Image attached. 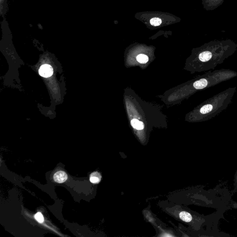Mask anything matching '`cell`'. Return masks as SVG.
I'll list each match as a JSON object with an SVG mask.
<instances>
[{
	"instance_id": "9c48e42d",
	"label": "cell",
	"mask_w": 237,
	"mask_h": 237,
	"mask_svg": "<svg viewBox=\"0 0 237 237\" xmlns=\"http://www.w3.org/2000/svg\"><path fill=\"white\" fill-rule=\"evenodd\" d=\"M97 172H94L92 174L90 178V181L92 183H96L100 181V176Z\"/></svg>"
},
{
	"instance_id": "3957f363",
	"label": "cell",
	"mask_w": 237,
	"mask_h": 237,
	"mask_svg": "<svg viewBox=\"0 0 237 237\" xmlns=\"http://www.w3.org/2000/svg\"><path fill=\"white\" fill-rule=\"evenodd\" d=\"M208 81L206 79H200L196 81L194 83V87L197 89H202L207 86Z\"/></svg>"
},
{
	"instance_id": "8992f818",
	"label": "cell",
	"mask_w": 237,
	"mask_h": 237,
	"mask_svg": "<svg viewBox=\"0 0 237 237\" xmlns=\"http://www.w3.org/2000/svg\"><path fill=\"white\" fill-rule=\"evenodd\" d=\"M131 124L134 128L137 130H142L144 128V124L142 122H140L135 119L132 120Z\"/></svg>"
},
{
	"instance_id": "7a4b0ae2",
	"label": "cell",
	"mask_w": 237,
	"mask_h": 237,
	"mask_svg": "<svg viewBox=\"0 0 237 237\" xmlns=\"http://www.w3.org/2000/svg\"><path fill=\"white\" fill-rule=\"evenodd\" d=\"M54 180L56 182L58 183H63L65 182L68 178V176L65 172L63 171H59L54 174L53 176Z\"/></svg>"
},
{
	"instance_id": "ba28073f",
	"label": "cell",
	"mask_w": 237,
	"mask_h": 237,
	"mask_svg": "<svg viewBox=\"0 0 237 237\" xmlns=\"http://www.w3.org/2000/svg\"><path fill=\"white\" fill-rule=\"evenodd\" d=\"M148 56L145 54H140L137 57V60L140 63H146L148 61Z\"/></svg>"
},
{
	"instance_id": "30bf717a",
	"label": "cell",
	"mask_w": 237,
	"mask_h": 237,
	"mask_svg": "<svg viewBox=\"0 0 237 237\" xmlns=\"http://www.w3.org/2000/svg\"><path fill=\"white\" fill-rule=\"evenodd\" d=\"M162 23V20L159 18H153L150 20V23L153 26H158Z\"/></svg>"
},
{
	"instance_id": "52a82bcc",
	"label": "cell",
	"mask_w": 237,
	"mask_h": 237,
	"mask_svg": "<svg viewBox=\"0 0 237 237\" xmlns=\"http://www.w3.org/2000/svg\"><path fill=\"white\" fill-rule=\"evenodd\" d=\"M213 106L211 104L205 105L200 109V112L202 114H206L211 112L212 110L213 109Z\"/></svg>"
},
{
	"instance_id": "277c9868",
	"label": "cell",
	"mask_w": 237,
	"mask_h": 237,
	"mask_svg": "<svg viewBox=\"0 0 237 237\" xmlns=\"http://www.w3.org/2000/svg\"><path fill=\"white\" fill-rule=\"evenodd\" d=\"M179 216L182 220L185 221L186 222H191L193 219L192 215L187 212H182L179 214Z\"/></svg>"
},
{
	"instance_id": "8fae6325",
	"label": "cell",
	"mask_w": 237,
	"mask_h": 237,
	"mask_svg": "<svg viewBox=\"0 0 237 237\" xmlns=\"http://www.w3.org/2000/svg\"><path fill=\"white\" fill-rule=\"evenodd\" d=\"M232 193L233 194L237 193V170L235 174L234 178V190H232Z\"/></svg>"
},
{
	"instance_id": "6da1fadb",
	"label": "cell",
	"mask_w": 237,
	"mask_h": 237,
	"mask_svg": "<svg viewBox=\"0 0 237 237\" xmlns=\"http://www.w3.org/2000/svg\"><path fill=\"white\" fill-rule=\"evenodd\" d=\"M39 73L42 77L46 78L49 77L53 74V69L50 65H43L39 69Z\"/></svg>"
},
{
	"instance_id": "7c38bea8",
	"label": "cell",
	"mask_w": 237,
	"mask_h": 237,
	"mask_svg": "<svg viewBox=\"0 0 237 237\" xmlns=\"http://www.w3.org/2000/svg\"><path fill=\"white\" fill-rule=\"evenodd\" d=\"M35 218L40 223H42L44 222V217H43V216L41 213H40V212H38V213H37L35 215Z\"/></svg>"
},
{
	"instance_id": "5b68a950",
	"label": "cell",
	"mask_w": 237,
	"mask_h": 237,
	"mask_svg": "<svg viewBox=\"0 0 237 237\" xmlns=\"http://www.w3.org/2000/svg\"><path fill=\"white\" fill-rule=\"evenodd\" d=\"M212 56V54L210 51H204L200 54L199 58L202 62H207L211 59Z\"/></svg>"
}]
</instances>
